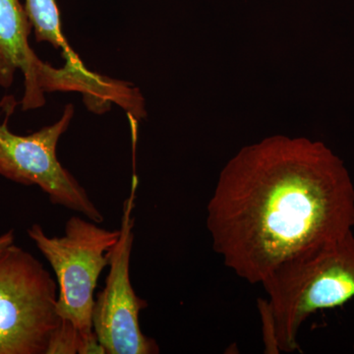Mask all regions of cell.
Here are the masks:
<instances>
[{
	"label": "cell",
	"instance_id": "cell-8",
	"mask_svg": "<svg viewBox=\"0 0 354 354\" xmlns=\"http://www.w3.org/2000/svg\"><path fill=\"white\" fill-rule=\"evenodd\" d=\"M24 8L37 41H46L57 50H62L65 65L70 68L79 71L88 70L65 39L55 0H25Z\"/></svg>",
	"mask_w": 354,
	"mask_h": 354
},
{
	"label": "cell",
	"instance_id": "cell-5",
	"mask_svg": "<svg viewBox=\"0 0 354 354\" xmlns=\"http://www.w3.org/2000/svg\"><path fill=\"white\" fill-rule=\"evenodd\" d=\"M74 115L67 104L64 115L55 124L21 136L8 127V116L0 124V176L26 186L37 185L50 202L102 223L104 216L87 191L58 160V140L66 131Z\"/></svg>",
	"mask_w": 354,
	"mask_h": 354
},
{
	"label": "cell",
	"instance_id": "cell-10",
	"mask_svg": "<svg viewBox=\"0 0 354 354\" xmlns=\"http://www.w3.org/2000/svg\"><path fill=\"white\" fill-rule=\"evenodd\" d=\"M14 241H15L14 230H9L6 234H0V252L6 250L9 246L13 245Z\"/></svg>",
	"mask_w": 354,
	"mask_h": 354
},
{
	"label": "cell",
	"instance_id": "cell-1",
	"mask_svg": "<svg viewBox=\"0 0 354 354\" xmlns=\"http://www.w3.org/2000/svg\"><path fill=\"white\" fill-rule=\"evenodd\" d=\"M207 212L225 265L262 283L283 263L353 232L354 184L323 142L276 135L228 160Z\"/></svg>",
	"mask_w": 354,
	"mask_h": 354
},
{
	"label": "cell",
	"instance_id": "cell-4",
	"mask_svg": "<svg viewBox=\"0 0 354 354\" xmlns=\"http://www.w3.org/2000/svg\"><path fill=\"white\" fill-rule=\"evenodd\" d=\"M57 283L32 254L16 245L0 252V354H46L62 323Z\"/></svg>",
	"mask_w": 354,
	"mask_h": 354
},
{
	"label": "cell",
	"instance_id": "cell-7",
	"mask_svg": "<svg viewBox=\"0 0 354 354\" xmlns=\"http://www.w3.org/2000/svg\"><path fill=\"white\" fill-rule=\"evenodd\" d=\"M32 26L20 0H0V86L12 85L16 71L24 75L23 111L41 108L44 94L79 92L85 97L95 91L92 72L70 68L57 69L39 59L29 44Z\"/></svg>",
	"mask_w": 354,
	"mask_h": 354
},
{
	"label": "cell",
	"instance_id": "cell-9",
	"mask_svg": "<svg viewBox=\"0 0 354 354\" xmlns=\"http://www.w3.org/2000/svg\"><path fill=\"white\" fill-rule=\"evenodd\" d=\"M85 341L68 321L62 320L51 334L46 354H81Z\"/></svg>",
	"mask_w": 354,
	"mask_h": 354
},
{
	"label": "cell",
	"instance_id": "cell-2",
	"mask_svg": "<svg viewBox=\"0 0 354 354\" xmlns=\"http://www.w3.org/2000/svg\"><path fill=\"white\" fill-rule=\"evenodd\" d=\"M261 285L269 297L260 304L268 351H297L298 333L312 314L354 298L353 232L283 263Z\"/></svg>",
	"mask_w": 354,
	"mask_h": 354
},
{
	"label": "cell",
	"instance_id": "cell-3",
	"mask_svg": "<svg viewBox=\"0 0 354 354\" xmlns=\"http://www.w3.org/2000/svg\"><path fill=\"white\" fill-rule=\"evenodd\" d=\"M100 223L74 216L67 221L64 236L50 237L35 223L28 235L55 271L57 281V312L82 335L81 354H88L97 339L93 330L94 291L109 265L120 230H109Z\"/></svg>",
	"mask_w": 354,
	"mask_h": 354
},
{
	"label": "cell",
	"instance_id": "cell-6",
	"mask_svg": "<svg viewBox=\"0 0 354 354\" xmlns=\"http://www.w3.org/2000/svg\"><path fill=\"white\" fill-rule=\"evenodd\" d=\"M123 203L120 239L111 251L106 286L97 295L93 308V330L106 354H156L157 342L140 327L139 316L148 302L135 293L130 279V259L134 243L135 191Z\"/></svg>",
	"mask_w": 354,
	"mask_h": 354
}]
</instances>
